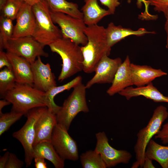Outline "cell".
I'll use <instances>...</instances> for the list:
<instances>
[{
	"instance_id": "cell-1",
	"label": "cell",
	"mask_w": 168,
	"mask_h": 168,
	"mask_svg": "<svg viewBox=\"0 0 168 168\" xmlns=\"http://www.w3.org/2000/svg\"><path fill=\"white\" fill-rule=\"evenodd\" d=\"M84 33L87 39L86 45L81 46L83 61V70L86 73L94 72L97 65L105 56H109L111 47L107 42L105 28L97 24L86 26Z\"/></svg>"
},
{
	"instance_id": "cell-2",
	"label": "cell",
	"mask_w": 168,
	"mask_h": 168,
	"mask_svg": "<svg viewBox=\"0 0 168 168\" xmlns=\"http://www.w3.org/2000/svg\"><path fill=\"white\" fill-rule=\"evenodd\" d=\"M49 46L51 51L58 54L62 59L58 81L62 82L82 70L83 57L79 45L70 39L62 37Z\"/></svg>"
},
{
	"instance_id": "cell-3",
	"label": "cell",
	"mask_w": 168,
	"mask_h": 168,
	"mask_svg": "<svg viewBox=\"0 0 168 168\" xmlns=\"http://www.w3.org/2000/svg\"><path fill=\"white\" fill-rule=\"evenodd\" d=\"M45 92L26 84L16 82L4 99L12 105V109L25 114L34 108L46 107Z\"/></svg>"
},
{
	"instance_id": "cell-4",
	"label": "cell",
	"mask_w": 168,
	"mask_h": 168,
	"mask_svg": "<svg viewBox=\"0 0 168 168\" xmlns=\"http://www.w3.org/2000/svg\"><path fill=\"white\" fill-rule=\"evenodd\" d=\"M168 117L167 108L162 105L157 106L154 110L147 125L138 133L134 146L136 161L133 164L132 168L143 167L147 144L161 129L163 123Z\"/></svg>"
},
{
	"instance_id": "cell-5",
	"label": "cell",
	"mask_w": 168,
	"mask_h": 168,
	"mask_svg": "<svg viewBox=\"0 0 168 168\" xmlns=\"http://www.w3.org/2000/svg\"><path fill=\"white\" fill-rule=\"evenodd\" d=\"M36 25L32 36L44 47L63 37L58 27L51 16L50 9L45 0H42L32 6Z\"/></svg>"
},
{
	"instance_id": "cell-6",
	"label": "cell",
	"mask_w": 168,
	"mask_h": 168,
	"mask_svg": "<svg viewBox=\"0 0 168 168\" xmlns=\"http://www.w3.org/2000/svg\"><path fill=\"white\" fill-rule=\"evenodd\" d=\"M73 88L56 114L57 123L68 130L72 121L79 113L89 111L86 99L85 85L82 82Z\"/></svg>"
},
{
	"instance_id": "cell-7",
	"label": "cell",
	"mask_w": 168,
	"mask_h": 168,
	"mask_svg": "<svg viewBox=\"0 0 168 168\" xmlns=\"http://www.w3.org/2000/svg\"><path fill=\"white\" fill-rule=\"evenodd\" d=\"M47 108L38 107L29 110L25 114L27 118L25 124L19 130L12 134L13 137L18 140L23 146L26 167L30 166L34 158L33 148L35 136L36 123Z\"/></svg>"
},
{
	"instance_id": "cell-8",
	"label": "cell",
	"mask_w": 168,
	"mask_h": 168,
	"mask_svg": "<svg viewBox=\"0 0 168 168\" xmlns=\"http://www.w3.org/2000/svg\"><path fill=\"white\" fill-rule=\"evenodd\" d=\"M50 13L54 23L60 27L63 37L70 39L79 45L86 44L87 39L84 30L86 25L83 19L50 10Z\"/></svg>"
},
{
	"instance_id": "cell-9",
	"label": "cell",
	"mask_w": 168,
	"mask_h": 168,
	"mask_svg": "<svg viewBox=\"0 0 168 168\" xmlns=\"http://www.w3.org/2000/svg\"><path fill=\"white\" fill-rule=\"evenodd\" d=\"M44 47L32 36L30 35L12 38L8 40L6 49L7 52L23 57L31 64L39 56H49Z\"/></svg>"
},
{
	"instance_id": "cell-10",
	"label": "cell",
	"mask_w": 168,
	"mask_h": 168,
	"mask_svg": "<svg viewBox=\"0 0 168 168\" xmlns=\"http://www.w3.org/2000/svg\"><path fill=\"white\" fill-rule=\"evenodd\" d=\"M68 131L64 126L57 124L52 132L51 142L59 155L64 161H76L79 158L77 144Z\"/></svg>"
},
{
	"instance_id": "cell-11",
	"label": "cell",
	"mask_w": 168,
	"mask_h": 168,
	"mask_svg": "<svg viewBox=\"0 0 168 168\" xmlns=\"http://www.w3.org/2000/svg\"><path fill=\"white\" fill-rule=\"evenodd\" d=\"M96 143L95 150L99 153L107 168L115 166L120 163L127 164L132 155L126 150H117L110 145L109 139L104 132L96 134Z\"/></svg>"
},
{
	"instance_id": "cell-12",
	"label": "cell",
	"mask_w": 168,
	"mask_h": 168,
	"mask_svg": "<svg viewBox=\"0 0 168 168\" xmlns=\"http://www.w3.org/2000/svg\"><path fill=\"white\" fill-rule=\"evenodd\" d=\"M122 63L120 58H111L104 56L99 61L95 70L94 76L86 83V89L95 84L112 83L119 67Z\"/></svg>"
},
{
	"instance_id": "cell-13",
	"label": "cell",
	"mask_w": 168,
	"mask_h": 168,
	"mask_svg": "<svg viewBox=\"0 0 168 168\" xmlns=\"http://www.w3.org/2000/svg\"><path fill=\"white\" fill-rule=\"evenodd\" d=\"M33 86L45 92L57 86L55 77L49 63H44L39 56L31 64Z\"/></svg>"
},
{
	"instance_id": "cell-14",
	"label": "cell",
	"mask_w": 168,
	"mask_h": 168,
	"mask_svg": "<svg viewBox=\"0 0 168 168\" xmlns=\"http://www.w3.org/2000/svg\"><path fill=\"white\" fill-rule=\"evenodd\" d=\"M16 19L12 38L32 36L35 27L36 21L32 6L24 2Z\"/></svg>"
},
{
	"instance_id": "cell-15",
	"label": "cell",
	"mask_w": 168,
	"mask_h": 168,
	"mask_svg": "<svg viewBox=\"0 0 168 168\" xmlns=\"http://www.w3.org/2000/svg\"><path fill=\"white\" fill-rule=\"evenodd\" d=\"M57 124L56 114L47 107L36 123L33 147L40 142H51L52 132Z\"/></svg>"
},
{
	"instance_id": "cell-16",
	"label": "cell",
	"mask_w": 168,
	"mask_h": 168,
	"mask_svg": "<svg viewBox=\"0 0 168 168\" xmlns=\"http://www.w3.org/2000/svg\"><path fill=\"white\" fill-rule=\"evenodd\" d=\"M7 54L12 64L16 82L33 86L31 63L23 57L8 52Z\"/></svg>"
},
{
	"instance_id": "cell-17",
	"label": "cell",
	"mask_w": 168,
	"mask_h": 168,
	"mask_svg": "<svg viewBox=\"0 0 168 168\" xmlns=\"http://www.w3.org/2000/svg\"><path fill=\"white\" fill-rule=\"evenodd\" d=\"M130 70L133 85L142 86L152 82L156 78L167 75L161 69L153 68L147 65H140L131 63Z\"/></svg>"
},
{
	"instance_id": "cell-18",
	"label": "cell",
	"mask_w": 168,
	"mask_h": 168,
	"mask_svg": "<svg viewBox=\"0 0 168 168\" xmlns=\"http://www.w3.org/2000/svg\"><path fill=\"white\" fill-rule=\"evenodd\" d=\"M119 94L127 100L133 97L142 96L155 102L168 103V97L165 96L151 82L145 86L133 87L131 86L125 88Z\"/></svg>"
},
{
	"instance_id": "cell-19",
	"label": "cell",
	"mask_w": 168,
	"mask_h": 168,
	"mask_svg": "<svg viewBox=\"0 0 168 168\" xmlns=\"http://www.w3.org/2000/svg\"><path fill=\"white\" fill-rule=\"evenodd\" d=\"M131 63L129 57L127 56L118 69L111 85L106 91L109 96H113L133 85L130 70Z\"/></svg>"
},
{
	"instance_id": "cell-20",
	"label": "cell",
	"mask_w": 168,
	"mask_h": 168,
	"mask_svg": "<svg viewBox=\"0 0 168 168\" xmlns=\"http://www.w3.org/2000/svg\"><path fill=\"white\" fill-rule=\"evenodd\" d=\"M105 30L107 41L111 47L125 37L131 35L140 36L146 34L155 33L154 31H148L142 28L134 30L130 28H124L121 26H115L112 22L108 24Z\"/></svg>"
},
{
	"instance_id": "cell-21",
	"label": "cell",
	"mask_w": 168,
	"mask_h": 168,
	"mask_svg": "<svg viewBox=\"0 0 168 168\" xmlns=\"http://www.w3.org/2000/svg\"><path fill=\"white\" fill-rule=\"evenodd\" d=\"M84 5L81 9L83 20L86 26L97 24L103 17L111 14L109 10L101 8L97 0H83Z\"/></svg>"
},
{
	"instance_id": "cell-22",
	"label": "cell",
	"mask_w": 168,
	"mask_h": 168,
	"mask_svg": "<svg viewBox=\"0 0 168 168\" xmlns=\"http://www.w3.org/2000/svg\"><path fill=\"white\" fill-rule=\"evenodd\" d=\"M34 158L39 157L51 162L56 168H63L64 161L59 155L51 142H40L33 148Z\"/></svg>"
},
{
	"instance_id": "cell-23",
	"label": "cell",
	"mask_w": 168,
	"mask_h": 168,
	"mask_svg": "<svg viewBox=\"0 0 168 168\" xmlns=\"http://www.w3.org/2000/svg\"><path fill=\"white\" fill-rule=\"evenodd\" d=\"M82 77L79 76L65 84L53 87L45 92V100L48 109L56 114L61 106L57 105L55 103L54 101L55 96L58 94L65 90H69L72 88H74L82 83Z\"/></svg>"
},
{
	"instance_id": "cell-24",
	"label": "cell",
	"mask_w": 168,
	"mask_h": 168,
	"mask_svg": "<svg viewBox=\"0 0 168 168\" xmlns=\"http://www.w3.org/2000/svg\"><path fill=\"white\" fill-rule=\"evenodd\" d=\"M145 157L157 161L163 168H168V146L161 145L150 140L145 151Z\"/></svg>"
},
{
	"instance_id": "cell-25",
	"label": "cell",
	"mask_w": 168,
	"mask_h": 168,
	"mask_svg": "<svg viewBox=\"0 0 168 168\" xmlns=\"http://www.w3.org/2000/svg\"><path fill=\"white\" fill-rule=\"evenodd\" d=\"M45 0L51 11L63 13L76 18L83 19V13L79 10L77 3L69 2L66 0Z\"/></svg>"
},
{
	"instance_id": "cell-26",
	"label": "cell",
	"mask_w": 168,
	"mask_h": 168,
	"mask_svg": "<svg viewBox=\"0 0 168 168\" xmlns=\"http://www.w3.org/2000/svg\"><path fill=\"white\" fill-rule=\"evenodd\" d=\"M80 160L83 168H106L100 154L95 150H89L81 154Z\"/></svg>"
},
{
	"instance_id": "cell-27",
	"label": "cell",
	"mask_w": 168,
	"mask_h": 168,
	"mask_svg": "<svg viewBox=\"0 0 168 168\" xmlns=\"http://www.w3.org/2000/svg\"><path fill=\"white\" fill-rule=\"evenodd\" d=\"M16 83L13 71L7 67L0 71V95L4 98L6 93L15 86Z\"/></svg>"
},
{
	"instance_id": "cell-28",
	"label": "cell",
	"mask_w": 168,
	"mask_h": 168,
	"mask_svg": "<svg viewBox=\"0 0 168 168\" xmlns=\"http://www.w3.org/2000/svg\"><path fill=\"white\" fill-rule=\"evenodd\" d=\"M14 26L12 20L2 16L0 17V50L6 49L8 40L12 38Z\"/></svg>"
},
{
	"instance_id": "cell-29",
	"label": "cell",
	"mask_w": 168,
	"mask_h": 168,
	"mask_svg": "<svg viewBox=\"0 0 168 168\" xmlns=\"http://www.w3.org/2000/svg\"><path fill=\"white\" fill-rule=\"evenodd\" d=\"M24 114L12 110L9 113L0 114V135L7 131Z\"/></svg>"
},
{
	"instance_id": "cell-30",
	"label": "cell",
	"mask_w": 168,
	"mask_h": 168,
	"mask_svg": "<svg viewBox=\"0 0 168 168\" xmlns=\"http://www.w3.org/2000/svg\"><path fill=\"white\" fill-rule=\"evenodd\" d=\"M24 2L22 0H7L0 10L1 16L12 20L16 19Z\"/></svg>"
},
{
	"instance_id": "cell-31",
	"label": "cell",
	"mask_w": 168,
	"mask_h": 168,
	"mask_svg": "<svg viewBox=\"0 0 168 168\" xmlns=\"http://www.w3.org/2000/svg\"><path fill=\"white\" fill-rule=\"evenodd\" d=\"M136 4L138 8L140 9L142 7V4H144L145 6V11L142 14L139 15V18L142 20H154L157 19V16L151 14L148 11V7L150 3L148 0H137Z\"/></svg>"
},
{
	"instance_id": "cell-32",
	"label": "cell",
	"mask_w": 168,
	"mask_h": 168,
	"mask_svg": "<svg viewBox=\"0 0 168 168\" xmlns=\"http://www.w3.org/2000/svg\"><path fill=\"white\" fill-rule=\"evenodd\" d=\"M150 5L154 7L155 11L164 14L168 8V0H148Z\"/></svg>"
},
{
	"instance_id": "cell-33",
	"label": "cell",
	"mask_w": 168,
	"mask_h": 168,
	"mask_svg": "<svg viewBox=\"0 0 168 168\" xmlns=\"http://www.w3.org/2000/svg\"><path fill=\"white\" fill-rule=\"evenodd\" d=\"M24 164L23 161L19 159L15 154L10 153L9 159L5 168H21Z\"/></svg>"
},
{
	"instance_id": "cell-34",
	"label": "cell",
	"mask_w": 168,
	"mask_h": 168,
	"mask_svg": "<svg viewBox=\"0 0 168 168\" xmlns=\"http://www.w3.org/2000/svg\"><path fill=\"white\" fill-rule=\"evenodd\" d=\"M154 137L155 139H159L163 144L168 145V121Z\"/></svg>"
},
{
	"instance_id": "cell-35",
	"label": "cell",
	"mask_w": 168,
	"mask_h": 168,
	"mask_svg": "<svg viewBox=\"0 0 168 168\" xmlns=\"http://www.w3.org/2000/svg\"><path fill=\"white\" fill-rule=\"evenodd\" d=\"M101 4L106 7L111 14H114L116 8L118 7L120 3L119 0H99Z\"/></svg>"
},
{
	"instance_id": "cell-36",
	"label": "cell",
	"mask_w": 168,
	"mask_h": 168,
	"mask_svg": "<svg viewBox=\"0 0 168 168\" xmlns=\"http://www.w3.org/2000/svg\"><path fill=\"white\" fill-rule=\"evenodd\" d=\"M12 70V66L7 53L3 50L0 51V69L4 67Z\"/></svg>"
},
{
	"instance_id": "cell-37",
	"label": "cell",
	"mask_w": 168,
	"mask_h": 168,
	"mask_svg": "<svg viewBox=\"0 0 168 168\" xmlns=\"http://www.w3.org/2000/svg\"><path fill=\"white\" fill-rule=\"evenodd\" d=\"M35 162V166L36 168H47L46 163L44 161V159L39 157H34Z\"/></svg>"
},
{
	"instance_id": "cell-38",
	"label": "cell",
	"mask_w": 168,
	"mask_h": 168,
	"mask_svg": "<svg viewBox=\"0 0 168 168\" xmlns=\"http://www.w3.org/2000/svg\"><path fill=\"white\" fill-rule=\"evenodd\" d=\"M10 152H6L3 155L0 156V168H5V166L8 161Z\"/></svg>"
},
{
	"instance_id": "cell-39",
	"label": "cell",
	"mask_w": 168,
	"mask_h": 168,
	"mask_svg": "<svg viewBox=\"0 0 168 168\" xmlns=\"http://www.w3.org/2000/svg\"><path fill=\"white\" fill-rule=\"evenodd\" d=\"M166 18L164 29L166 34V48L168 49V8L164 14Z\"/></svg>"
},
{
	"instance_id": "cell-40",
	"label": "cell",
	"mask_w": 168,
	"mask_h": 168,
	"mask_svg": "<svg viewBox=\"0 0 168 168\" xmlns=\"http://www.w3.org/2000/svg\"><path fill=\"white\" fill-rule=\"evenodd\" d=\"M152 161L148 158L145 157L143 168H155L152 163Z\"/></svg>"
},
{
	"instance_id": "cell-41",
	"label": "cell",
	"mask_w": 168,
	"mask_h": 168,
	"mask_svg": "<svg viewBox=\"0 0 168 168\" xmlns=\"http://www.w3.org/2000/svg\"><path fill=\"white\" fill-rule=\"evenodd\" d=\"M11 104V103L7 100L4 99L0 100V114L2 113V110L4 106L6 105Z\"/></svg>"
},
{
	"instance_id": "cell-42",
	"label": "cell",
	"mask_w": 168,
	"mask_h": 168,
	"mask_svg": "<svg viewBox=\"0 0 168 168\" xmlns=\"http://www.w3.org/2000/svg\"><path fill=\"white\" fill-rule=\"evenodd\" d=\"M24 2L32 6L42 0H22Z\"/></svg>"
},
{
	"instance_id": "cell-43",
	"label": "cell",
	"mask_w": 168,
	"mask_h": 168,
	"mask_svg": "<svg viewBox=\"0 0 168 168\" xmlns=\"http://www.w3.org/2000/svg\"><path fill=\"white\" fill-rule=\"evenodd\" d=\"M7 0H0V10L6 2Z\"/></svg>"
}]
</instances>
